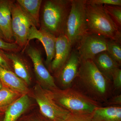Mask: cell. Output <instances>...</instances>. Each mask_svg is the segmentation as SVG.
Returning <instances> with one entry per match:
<instances>
[{"instance_id":"obj_4","label":"cell","mask_w":121,"mask_h":121,"mask_svg":"<svg viewBox=\"0 0 121 121\" xmlns=\"http://www.w3.org/2000/svg\"><path fill=\"white\" fill-rule=\"evenodd\" d=\"M87 31L121 43V29L105 10L103 5L86 3Z\"/></svg>"},{"instance_id":"obj_30","label":"cell","mask_w":121,"mask_h":121,"mask_svg":"<svg viewBox=\"0 0 121 121\" xmlns=\"http://www.w3.org/2000/svg\"><path fill=\"white\" fill-rule=\"evenodd\" d=\"M4 112L0 111V121H2L4 118Z\"/></svg>"},{"instance_id":"obj_27","label":"cell","mask_w":121,"mask_h":121,"mask_svg":"<svg viewBox=\"0 0 121 121\" xmlns=\"http://www.w3.org/2000/svg\"><path fill=\"white\" fill-rule=\"evenodd\" d=\"M11 64V62L5 56L3 50L0 49V67L12 71Z\"/></svg>"},{"instance_id":"obj_20","label":"cell","mask_w":121,"mask_h":121,"mask_svg":"<svg viewBox=\"0 0 121 121\" xmlns=\"http://www.w3.org/2000/svg\"><path fill=\"white\" fill-rule=\"evenodd\" d=\"M21 94L3 86L0 90V111L4 110L20 97Z\"/></svg>"},{"instance_id":"obj_13","label":"cell","mask_w":121,"mask_h":121,"mask_svg":"<svg viewBox=\"0 0 121 121\" xmlns=\"http://www.w3.org/2000/svg\"><path fill=\"white\" fill-rule=\"evenodd\" d=\"M12 1L0 0V30L4 39L10 43L15 42L11 28V7Z\"/></svg>"},{"instance_id":"obj_32","label":"cell","mask_w":121,"mask_h":121,"mask_svg":"<svg viewBox=\"0 0 121 121\" xmlns=\"http://www.w3.org/2000/svg\"><path fill=\"white\" fill-rule=\"evenodd\" d=\"M2 87H3V85L1 84V83L0 82V90L2 89Z\"/></svg>"},{"instance_id":"obj_8","label":"cell","mask_w":121,"mask_h":121,"mask_svg":"<svg viewBox=\"0 0 121 121\" xmlns=\"http://www.w3.org/2000/svg\"><path fill=\"white\" fill-rule=\"evenodd\" d=\"M35 99L42 114L48 121H64L71 113L55 102L47 90L37 88Z\"/></svg>"},{"instance_id":"obj_5","label":"cell","mask_w":121,"mask_h":121,"mask_svg":"<svg viewBox=\"0 0 121 121\" xmlns=\"http://www.w3.org/2000/svg\"><path fill=\"white\" fill-rule=\"evenodd\" d=\"M87 31L86 0H71L64 35L73 47Z\"/></svg>"},{"instance_id":"obj_26","label":"cell","mask_w":121,"mask_h":121,"mask_svg":"<svg viewBox=\"0 0 121 121\" xmlns=\"http://www.w3.org/2000/svg\"><path fill=\"white\" fill-rule=\"evenodd\" d=\"M64 121H93L91 114H71Z\"/></svg>"},{"instance_id":"obj_3","label":"cell","mask_w":121,"mask_h":121,"mask_svg":"<svg viewBox=\"0 0 121 121\" xmlns=\"http://www.w3.org/2000/svg\"><path fill=\"white\" fill-rule=\"evenodd\" d=\"M47 91L56 104L72 114H91L102 106L72 87Z\"/></svg>"},{"instance_id":"obj_10","label":"cell","mask_w":121,"mask_h":121,"mask_svg":"<svg viewBox=\"0 0 121 121\" xmlns=\"http://www.w3.org/2000/svg\"><path fill=\"white\" fill-rule=\"evenodd\" d=\"M80 60L76 50H72L69 58L56 75L63 89L71 87L78 75Z\"/></svg>"},{"instance_id":"obj_18","label":"cell","mask_w":121,"mask_h":121,"mask_svg":"<svg viewBox=\"0 0 121 121\" xmlns=\"http://www.w3.org/2000/svg\"><path fill=\"white\" fill-rule=\"evenodd\" d=\"M93 121H121V106L98 107L91 113Z\"/></svg>"},{"instance_id":"obj_23","label":"cell","mask_w":121,"mask_h":121,"mask_svg":"<svg viewBox=\"0 0 121 121\" xmlns=\"http://www.w3.org/2000/svg\"><path fill=\"white\" fill-rule=\"evenodd\" d=\"M112 84L114 92L121 90V69L118 68L115 69L112 76Z\"/></svg>"},{"instance_id":"obj_19","label":"cell","mask_w":121,"mask_h":121,"mask_svg":"<svg viewBox=\"0 0 121 121\" xmlns=\"http://www.w3.org/2000/svg\"><path fill=\"white\" fill-rule=\"evenodd\" d=\"M4 51L5 56L12 64L14 73L27 84L30 83L31 77L28 68L17 52Z\"/></svg>"},{"instance_id":"obj_24","label":"cell","mask_w":121,"mask_h":121,"mask_svg":"<svg viewBox=\"0 0 121 121\" xmlns=\"http://www.w3.org/2000/svg\"><path fill=\"white\" fill-rule=\"evenodd\" d=\"M0 49L5 51L17 52L20 50L21 48L15 42L9 43L0 38Z\"/></svg>"},{"instance_id":"obj_1","label":"cell","mask_w":121,"mask_h":121,"mask_svg":"<svg viewBox=\"0 0 121 121\" xmlns=\"http://www.w3.org/2000/svg\"><path fill=\"white\" fill-rule=\"evenodd\" d=\"M71 87L102 106L114 95L112 82L99 71L91 60H80L78 75Z\"/></svg>"},{"instance_id":"obj_2","label":"cell","mask_w":121,"mask_h":121,"mask_svg":"<svg viewBox=\"0 0 121 121\" xmlns=\"http://www.w3.org/2000/svg\"><path fill=\"white\" fill-rule=\"evenodd\" d=\"M42 4L40 28L56 37L64 34L71 0H47Z\"/></svg>"},{"instance_id":"obj_7","label":"cell","mask_w":121,"mask_h":121,"mask_svg":"<svg viewBox=\"0 0 121 121\" xmlns=\"http://www.w3.org/2000/svg\"><path fill=\"white\" fill-rule=\"evenodd\" d=\"M11 12V28L14 41L21 48H25L28 44L29 31L33 25L16 1H13Z\"/></svg>"},{"instance_id":"obj_25","label":"cell","mask_w":121,"mask_h":121,"mask_svg":"<svg viewBox=\"0 0 121 121\" xmlns=\"http://www.w3.org/2000/svg\"><path fill=\"white\" fill-rule=\"evenodd\" d=\"M86 3L99 5H112L121 6V0H86Z\"/></svg>"},{"instance_id":"obj_15","label":"cell","mask_w":121,"mask_h":121,"mask_svg":"<svg viewBox=\"0 0 121 121\" xmlns=\"http://www.w3.org/2000/svg\"><path fill=\"white\" fill-rule=\"evenodd\" d=\"M91 60L99 71L111 82L114 72L117 68L121 67L111 58L107 51L98 54Z\"/></svg>"},{"instance_id":"obj_16","label":"cell","mask_w":121,"mask_h":121,"mask_svg":"<svg viewBox=\"0 0 121 121\" xmlns=\"http://www.w3.org/2000/svg\"><path fill=\"white\" fill-rule=\"evenodd\" d=\"M30 105L28 95H22L6 109L2 121H17Z\"/></svg>"},{"instance_id":"obj_21","label":"cell","mask_w":121,"mask_h":121,"mask_svg":"<svg viewBox=\"0 0 121 121\" xmlns=\"http://www.w3.org/2000/svg\"><path fill=\"white\" fill-rule=\"evenodd\" d=\"M107 52L111 58L121 67V43L108 39L107 41Z\"/></svg>"},{"instance_id":"obj_11","label":"cell","mask_w":121,"mask_h":121,"mask_svg":"<svg viewBox=\"0 0 121 121\" xmlns=\"http://www.w3.org/2000/svg\"><path fill=\"white\" fill-rule=\"evenodd\" d=\"M56 38L43 29H38L34 25L31 26L28 32V42L33 39H37L43 45L47 56L45 63L49 68L55 56Z\"/></svg>"},{"instance_id":"obj_22","label":"cell","mask_w":121,"mask_h":121,"mask_svg":"<svg viewBox=\"0 0 121 121\" xmlns=\"http://www.w3.org/2000/svg\"><path fill=\"white\" fill-rule=\"evenodd\" d=\"M106 12L117 26L121 29V7L116 5H103Z\"/></svg>"},{"instance_id":"obj_12","label":"cell","mask_w":121,"mask_h":121,"mask_svg":"<svg viewBox=\"0 0 121 121\" xmlns=\"http://www.w3.org/2000/svg\"><path fill=\"white\" fill-rule=\"evenodd\" d=\"M73 47L64 34L56 38L55 56L50 65V70L56 74L69 58Z\"/></svg>"},{"instance_id":"obj_31","label":"cell","mask_w":121,"mask_h":121,"mask_svg":"<svg viewBox=\"0 0 121 121\" xmlns=\"http://www.w3.org/2000/svg\"><path fill=\"white\" fill-rule=\"evenodd\" d=\"M0 38L2 39H4L3 35H2V32H1V31H0Z\"/></svg>"},{"instance_id":"obj_9","label":"cell","mask_w":121,"mask_h":121,"mask_svg":"<svg viewBox=\"0 0 121 121\" xmlns=\"http://www.w3.org/2000/svg\"><path fill=\"white\" fill-rule=\"evenodd\" d=\"M25 50L32 61L36 76L46 87V90H53L58 89L54 77L44 65L39 51L36 48L28 45L25 48Z\"/></svg>"},{"instance_id":"obj_29","label":"cell","mask_w":121,"mask_h":121,"mask_svg":"<svg viewBox=\"0 0 121 121\" xmlns=\"http://www.w3.org/2000/svg\"><path fill=\"white\" fill-rule=\"evenodd\" d=\"M21 121H48L44 117L43 118H29V119H24L21 120Z\"/></svg>"},{"instance_id":"obj_17","label":"cell","mask_w":121,"mask_h":121,"mask_svg":"<svg viewBox=\"0 0 121 121\" xmlns=\"http://www.w3.org/2000/svg\"><path fill=\"white\" fill-rule=\"evenodd\" d=\"M42 0H17L16 2L24 13L36 27H40L39 13Z\"/></svg>"},{"instance_id":"obj_6","label":"cell","mask_w":121,"mask_h":121,"mask_svg":"<svg viewBox=\"0 0 121 121\" xmlns=\"http://www.w3.org/2000/svg\"><path fill=\"white\" fill-rule=\"evenodd\" d=\"M108 39L102 35L87 31L77 44L76 50L80 60H92L98 54L107 51Z\"/></svg>"},{"instance_id":"obj_28","label":"cell","mask_w":121,"mask_h":121,"mask_svg":"<svg viewBox=\"0 0 121 121\" xmlns=\"http://www.w3.org/2000/svg\"><path fill=\"white\" fill-rule=\"evenodd\" d=\"M104 105L105 106H121V94H117L113 95Z\"/></svg>"},{"instance_id":"obj_14","label":"cell","mask_w":121,"mask_h":121,"mask_svg":"<svg viewBox=\"0 0 121 121\" xmlns=\"http://www.w3.org/2000/svg\"><path fill=\"white\" fill-rule=\"evenodd\" d=\"M0 82L3 86L6 87L15 91L26 94L28 89L26 83L14 72L0 67Z\"/></svg>"}]
</instances>
